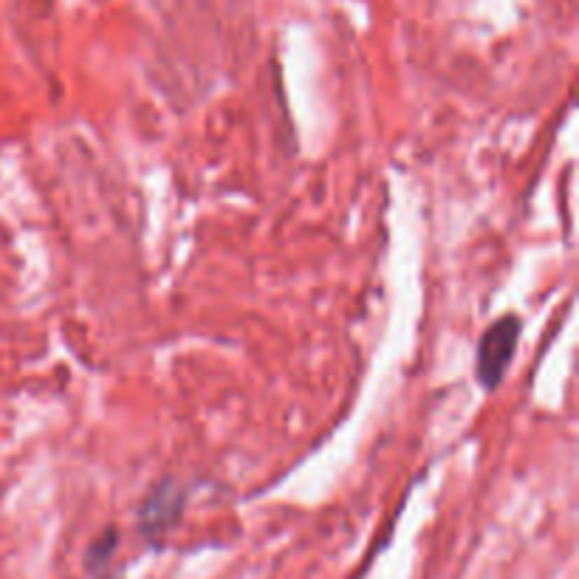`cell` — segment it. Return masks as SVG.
I'll return each instance as SVG.
<instances>
[{
    "label": "cell",
    "instance_id": "obj_1",
    "mask_svg": "<svg viewBox=\"0 0 579 579\" xmlns=\"http://www.w3.org/2000/svg\"><path fill=\"white\" fill-rule=\"evenodd\" d=\"M520 334H524V319L517 314H504L484 331L478 351H475V376L484 390L492 393L504 385L506 370L520 345Z\"/></svg>",
    "mask_w": 579,
    "mask_h": 579
},
{
    "label": "cell",
    "instance_id": "obj_2",
    "mask_svg": "<svg viewBox=\"0 0 579 579\" xmlns=\"http://www.w3.org/2000/svg\"><path fill=\"white\" fill-rule=\"evenodd\" d=\"M187 504V492L175 480H164L144 498L139 511V531L150 542H159L181 520V511Z\"/></svg>",
    "mask_w": 579,
    "mask_h": 579
},
{
    "label": "cell",
    "instance_id": "obj_3",
    "mask_svg": "<svg viewBox=\"0 0 579 579\" xmlns=\"http://www.w3.org/2000/svg\"><path fill=\"white\" fill-rule=\"evenodd\" d=\"M116 546H119L116 529L102 531V535L96 537V540L91 542V546H88V551H85V571H91V573H96V577H100V573L108 568V562H111V557H113V551H116Z\"/></svg>",
    "mask_w": 579,
    "mask_h": 579
}]
</instances>
